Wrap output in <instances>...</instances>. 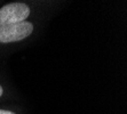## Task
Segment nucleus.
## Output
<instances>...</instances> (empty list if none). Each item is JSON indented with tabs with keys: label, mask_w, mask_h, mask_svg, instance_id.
I'll return each mask as SVG.
<instances>
[{
	"label": "nucleus",
	"mask_w": 127,
	"mask_h": 114,
	"mask_svg": "<svg viewBox=\"0 0 127 114\" xmlns=\"http://www.w3.org/2000/svg\"><path fill=\"white\" fill-rule=\"evenodd\" d=\"M30 15V8L23 2L5 5L0 9V26L25 22Z\"/></svg>",
	"instance_id": "1"
},
{
	"label": "nucleus",
	"mask_w": 127,
	"mask_h": 114,
	"mask_svg": "<svg viewBox=\"0 0 127 114\" xmlns=\"http://www.w3.org/2000/svg\"><path fill=\"white\" fill-rule=\"evenodd\" d=\"M33 31V25L30 22H21L0 26V42L9 44L28 38Z\"/></svg>",
	"instance_id": "2"
},
{
	"label": "nucleus",
	"mask_w": 127,
	"mask_h": 114,
	"mask_svg": "<svg viewBox=\"0 0 127 114\" xmlns=\"http://www.w3.org/2000/svg\"><path fill=\"white\" fill-rule=\"evenodd\" d=\"M0 114H16V113L10 111H5V110H0Z\"/></svg>",
	"instance_id": "3"
},
{
	"label": "nucleus",
	"mask_w": 127,
	"mask_h": 114,
	"mask_svg": "<svg viewBox=\"0 0 127 114\" xmlns=\"http://www.w3.org/2000/svg\"><path fill=\"white\" fill-rule=\"evenodd\" d=\"M2 92H3V90H2V87L0 86V97H1V95H2Z\"/></svg>",
	"instance_id": "4"
}]
</instances>
